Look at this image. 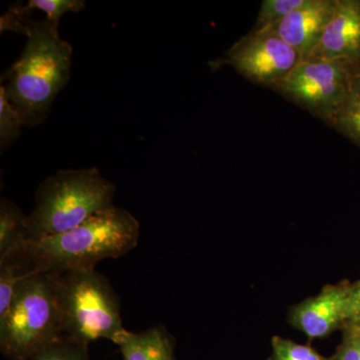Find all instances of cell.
<instances>
[{
	"mask_svg": "<svg viewBox=\"0 0 360 360\" xmlns=\"http://www.w3.org/2000/svg\"><path fill=\"white\" fill-rule=\"evenodd\" d=\"M141 224L123 208L113 207L92 215L70 231L26 243L13 255L21 274L51 272L61 274L96 269L106 258L124 257L139 245Z\"/></svg>",
	"mask_w": 360,
	"mask_h": 360,
	"instance_id": "1",
	"label": "cell"
},
{
	"mask_svg": "<svg viewBox=\"0 0 360 360\" xmlns=\"http://www.w3.org/2000/svg\"><path fill=\"white\" fill-rule=\"evenodd\" d=\"M58 27L47 18H32L20 58L2 75L0 86L25 127L44 122L56 96L70 82L72 47L61 39Z\"/></svg>",
	"mask_w": 360,
	"mask_h": 360,
	"instance_id": "2",
	"label": "cell"
},
{
	"mask_svg": "<svg viewBox=\"0 0 360 360\" xmlns=\"http://www.w3.org/2000/svg\"><path fill=\"white\" fill-rule=\"evenodd\" d=\"M116 187L96 167L59 170L40 184L27 215L28 243L70 231L110 210Z\"/></svg>",
	"mask_w": 360,
	"mask_h": 360,
	"instance_id": "3",
	"label": "cell"
},
{
	"mask_svg": "<svg viewBox=\"0 0 360 360\" xmlns=\"http://www.w3.org/2000/svg\"><path fill=\"white\" fill-rule=\"evenodd\" d=\"M58 274L32 272L16 284L11 307L0 316V350L25 360L63 338Z\"/></svg>",
	"mask_w": 360,
	"mask_h": 360,
	"instance_id": "4",
	"label": "cell"
},
{
	"mask_svg": "<svg viewBox=\"0 0 360 360\" xmlns=\"http://www.w3.org/2000/svg\"><path fill=\"white\" fill-rule=\"evenodd\" d=\"M58 300L65 338L85 345L101 338L116 345L127 330L120 296L110 281L96 269L59 276Z\"/></svg>",
	"mask_w": 360,
	"mask_h": 360,
	"instance_id": "5",
	"label": "cell"
},
{
	"mask_svg": "<svg viewBox=\"0 0 360 360\" xmlns=\"http://www.w3.org/2000/svg\"><path fill=\"white\" fill-rule=\"evenodd\" d=\"M359 68L360 63L341 59H303L276 92L330 125Z\"/></svg>",
	"mask_w": 360,
	"mask_h": 360,
	"instance_id": "6",
	"label": "cell"
},
{
	"mask_svg": "<svg viewBox=\"0 0 360 360\" xmlns=\"http://www.w3.org/2000/svg\"><path fill=\"white\" fill-rule=\"evenodd\" d=\"M302 61L295 49L270 30L251 32L238 40L225 58L210 63L212 68L231 65L252 84L276 91Z\"/></svg>",
	"mask_w": 360,
	"mask_h": 360,
	"instance_id": "7",
	"label": "cell"
},
{
	"mask_svg": "<svg viewBox=\"0 0 360 360\" xmlns=\"http://www.w3.org/2000/svg\"><path fill=\"white\" fill-rule=\"evenodd\" d=\"M309 58L360 63V0H335Z\"/></svg>",
	"mask_w": 360,
	"mask_h": 360,
	"instance_id": "8",
	"label": "cell"
},
{
	"mask_svg": "<svg viewBox=\"0 0 360 360\" xmlns=\"http://www.w3.org/2000/svg\"><path fill=\"white\" fill-rule=\"evenodd\" d=\"M335 0H309L276 25L264 30L276 33L302 56L309 58L321 39ZM260 32V30H259Z\"/></svg>",
	"mask_w": 360,
	"mask_h": 360,
	"instance_id": "9",
	"label": "cell"
},
{
	"mask_svg": "<svg viewBox=\"0 0 360 360\" xmlns=\"http://www.w3.org/2000/svg\"><path fill=\"white\" fill-rule=\"evenodd\" d=\"M349 286H328L315 297L293 309L290 319L296 328L311 338H324L345 321Z\"/></svg>",
	"mask_w": 360,
	"mask_h": 360,
	"instance_id": "10",
	"label": "cell"
},
{
	"mask_svg": "<svg viewBox=\"0 0 360 360\" xmlns=\"http://www.w3.org/2000/svg\"><path fill=\"white\" fill-rule=\"evenodd\" d=\"M116 345L123 360H177L175 340L163 326L132 333L125 330Z\"/></svg>",
	"mask_w": 360,
	"mask_h": 360,
	"instance_id": "11",
	"label": "cell"
},
{
	"mask_svg": "<svg viewBox=\"0 0 360 360\" xmlns=\"http://www.w3.org/2000/svg\"><path fill=\"white\" fill-rule=\"evenodd\" d=\"M27 214L13 201H0V260L18 255L28 243Z\"/></svg>",
	"mask_w": 360,
	"mask_h": 360,
	"instance_id": "12",
	"label": "cell"
},
{
	"mask_svg": "<svg viewBox=\"0 0 360 360\" xmlns=\"http://www.w3.org/2000/svg\"><path fill=\"white\" fill-rule=\"evenodd\" d=\"M330 127L360 148V68L352 78L347 96Z\"/></svg>",
	"mask_w": 360,
	"mask_h": 360,
	"instance_id": "13",
	"label": "cell"
},
{
	"mask_svg": "<svg viewBox=\"0 0 360 360\" xmlns=\"http://www.w3.org/2000/svg\"><path fill=\"white\" fill-rule=\"evenodd\" d=\"M25 127L18 111L7 98L6 91L0 86V148L6 150L20 137Z\"/></svg>",
	"mask_w": 360,
	"mask_h": 360,
	"instance_id": "14",
	"label": "cell"
},
{
	"mask_svg": "<svg viewBox=\"0 0 360 360\" xmlns=\"http://www.w3.org/2000/svg\"><path fill=\"white\" fill-rule=\"evenodd\" d=\"M309 0H264L252 32L267 30L307 4Z\"/></svg>",
	"mask_w": 360,
	"mask_h": 360,
	"instance_id": "15",
	"label": "cell"
},
{
	"mask_svg": "<svg viewBox=\"0 0 360 360\" xmlns=\"http://www.w3.org/2000/svg\"><path fill=\"white\" fill-rule=\"evenodd\" d=\"M25 360H92L89 345L63 336L53 345Z\"/></svg>",
	"mask_w": 360,
	"mask_h": 360,
	"instance_id": "16",
	"label": "cell"
},
{
	"mask_svg": "<svg viewBox=\"0 0 360 360\" xmlns=\"http://www.w3.org/2000/svg\"><path fill=\"white\" fill-rule=\"evenodd\" d=\"M22 276L20 262L16 258L0 260V316L6 314L11 307L16 284Z\"/></svg>",
	"mask_w": 360,
	"mask_h": 360,
	"instance_id": "17",
	"label": "cell"
},
{
	"mask_svg": "<svg viewBox=\"0 0 360 360\" xmlns=\"http://www.w3.org/2000/svg\"><path fill=\"white\" fill-rule=\"evenodd\" d=\"M30 11L39 9L46 14V18L52 22L58 23L60 18L68 13H80L85 7L84 0H30L26 4Z\"/></svg>",
	"mask_w": 360,
	"mask_h": 360,
	"instance_id": "18",
	"label": "cell"
},
{
	"mask_svg": "<svg viewBox=\"0 0 360 360\" xmlns=\"http://www.w3.org/2000/svg\"><path fill=\"white\" fill-rule=\"evenodd\" d=\"M274 360H328L311 347L276 336L272 340Z\"/></svg>",
	"mask_w": 360,
	"mask_h": 360,
	"instance_id": "19",
	"label": "cell"
},
{
	"mask_svg": "<svg viewBox=\"0 0 360 360\" xmlns=\"http://www.w3.org/2000/svg\"><path fill=\"white\" fill-rule=\"evenodd\" d=\"M30 20V11L26 4H14L0 18V32H13L26 35Z\"/></svg>",
	"mask_w": 360,
	"mask_h": 360,
	"instance_id": "20",
	"label": "cell"
},
{
	"mask_svg": "<svg viewBox=\"0 0 360 360\" xmlns=\"http://www.w3.org/2000/svg\"><path fill=\"white\" fill-rule=\"evenodd\" d=\"M333 360H360V336L347 333Z\"/></svg>",
	"mask_w": 360,
	"mask_h": 360,
	"instance_id": "21",
	"label": "cell"
},
{
	"mask_svg": "<svg viewBox=\"0 0 360 360\" xmlns=\"http://www.w3.org/2000/svg\"><path fill=\"white\" fill-rule=\"evenodd\" d=\"M360 316V281L348 288L347 305H345V321Z\"/></svg>",
	"mask_w": 360,
	"mask_h": 360,
	"instance_id": "22",
	"label": "cell"
},
{
	"mask_svg": "<svg viewBox=\"0 0 360 360\" xmlns=\"http://www.w3.org/2000/svg\"><path fill=\"white\" fill-rule=\"evenodd\" d=\"M347 322V333H354V335L360 336V316L357 319H352Z\"/></svg>",
	"mask_w": 360,
	"mask_h": 360,
	"instance_id": "23",
	"label": "cell"
}]
</instances>
